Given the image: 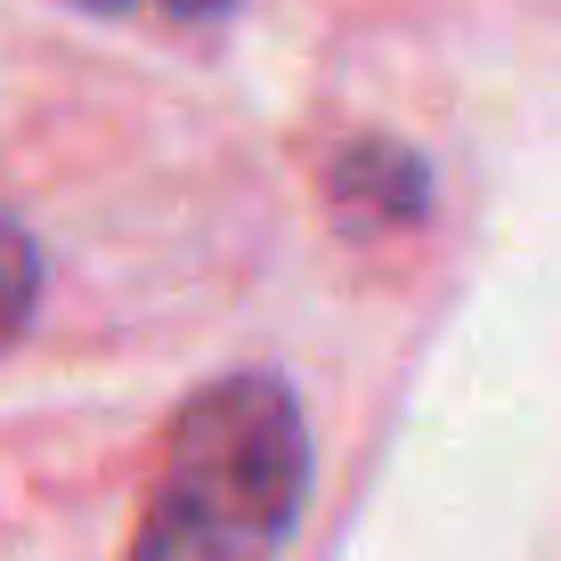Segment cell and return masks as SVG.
<instances>
[{"mask_svg": "<svg viewBox=\"0 0 561 561\" xmlns=\"http://www.w3.org/2000/svg\"><path fill=\"white\" fill-rule=\"evenodd\" d=\"M318 448L309 408L277 366H237L180 408L147 472L130 561H285Z\"/></svg>", "mask_w": 561, "mask_h": 561, "instance_id": "6da1fadb", "label": "cell"}, {"mask_svg": "<svg viewBox=\"0 0 561 561\" xmlns=\"http://www.w3.org/2000/svg\"><path fill=\"white\" fill-rule=\"evenodd\" d=\"M33 309H42V244H33V228L0 204V358L33 334Z\"/></svg>", "mask_w": 561, "mask_h": 561, "instance_id": "7a4b0ae2", "label": "cell"}, {"mask_svg": "<svg viewBox=\"0 0 561 561\" xmlns=\"http://www.w3.org/2000/svg\"><path fill=\"white\" fill-rule=\"evenodd\" d=\"M73 9H90V16H139V25H211V16H228L237 0H73Z\"/></svg>", "mask_w": 561, "mask_h": 561, "instance_id": "3957f363", "label": "cell"}]
</instances>
